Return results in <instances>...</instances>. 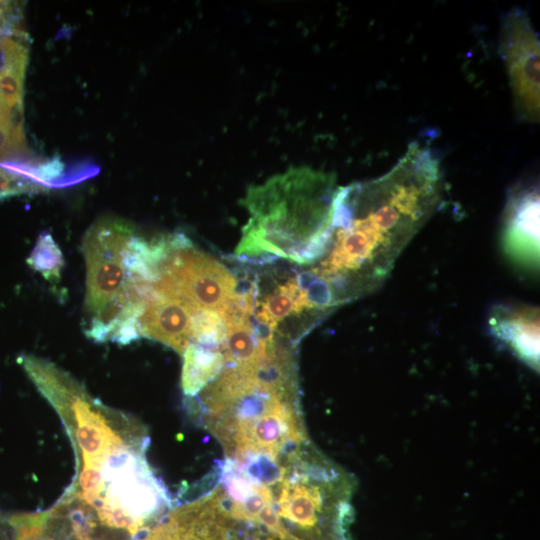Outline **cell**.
I'll list each match as a JSON object with an SVG mask.
<instances>
[{
    "label": "cell",
    "mask_w": 540,
    "mask_h": 540,
    "mask_svg": "<svg viewBox=\"0 0 540 540\" xmlns=\"http://www.w3.org/2000/svg\"><path fill=\"white\" fill-rule=\"evenodd\" d=\"M442 184L438 156L415 141L384 175L339 188L328 248L310 271L326 284L335 307L383 284L438 208Z\"/></svg>",
    "instance_id": "1"
},
{
    "label": "cell",
    "mask_w": 540,
    "mask_h": 540,
    "mask_svg": "<svg viewBox=\"0 0 540 540\" xmlns=\"http://www.w3.org/2000/svg\"><path fill=\"white\" fill-rule=\"evenodd\" d=\"M338 190L333 174L308 167L291 169L250 188L245 198L250 218L236 256L318 262L328 248Z\"/></svg>",
    "instance_id": "2"
},
{
    "label": "cell",
    "mask_w": 540,
    "mask_h": 540,
    "mask_svg": "<svg viewBox=\"0 0 540 540\" xmlns=\"http://www.w3.org/2000/svg\"><path fill=\"white\" fill-rule=\"evenodd\" d=\"M134 238L132 226L118 219L98 221L86 232L82 244L86 266L85 309L91 317L122 290Z\"/></svg>",
    "instance_id": "3"
},
{
    "label": "cell",
    "mask_w": 540,
    "mask_h": 540,
    "mask_svg": "<svg viewBox=\"0 0 540 540\" xmlns=\"http://www.w3.org/2000/svg\"><path fill=\"white\" fill-rule=\"evenodd\" d=\"M539 38L521 8L508 12L500 29V53L511 86L513 105L519 120L539 121Z\"/></svg>",
    "instance_id": "4"
},
{
    "label": "cell",
    "mask_w": 540,
    "mask_h": 540,
    "mask_svg": "<svg viewBox=\"0 0 540 540\" xmlns=\"http://www.w3.org/2000/svg\"><path fill=\"white\" fill-rule=\"evenodd\" d=\"M502 245L507 258L519 269L539 267V188L520 182L507 194L503 214Z\"/></svg>",
    "instance_id": "5"
},
{
    "label": "cell",
    "mask_w": 540,
    "mask_h": 540,
    "mask_svg": "<svg viewBox=\"0 0 540 540\" xmlns=\"http://www.w3.org/2000/svg\"><path fill=\"white\" fill-rule=\"evenodd\" d=\"M195 314L173 291L152 288L137 318L138 335L160 341L183 355L192 340Z\"/></svg>",
    "instance_id": "6"
},
{
    "label": "cell",
    "mask_w": 540,
    "mask_h": 540,
    "mask_svg": "<svg viewBox=\"0 0 540 540\" xmlns=\"http://www.w3.org/2000/svg\"><path fill=\"white\" fill-rule=\"evenodd\" d=\"M490 331L528 365H539V310L527 304L495 306L488 319Z\"/></svg>",
    "instance_id": "7"
},
{
    "label": "cell",
    "mask_w": 540,
    "mask_h": 540,
    "mask_svg": "<svg viewBox=\"0 0 540 540\" xmlns=\"http://www.w3.org/2000/svg\"><path fill=\"white\" fill-rule=\"evenodd\" d=\"M257 320L259 325L274 331L278 324L286 317L295 313L327 315L328 311L314 306L309 300L307 293L299 284L297 277L288 279L262 301H258Z\"/></svg>",
    "instance_id": "8"
},
{
    "label": "cell",
    "mask_w": 540,
    "mask_h": 540,
    "mask_svg": "<svg viewBox=\"0 0 540 540\" xmlns=\"http://www.w3.org/2000/svg\"><path fill=\"white\" fill-rule=\"evenodd\" d=\"M181 386L184 394L194 397L221 373L226 359L223 351L191 342L183 353Z\"/></svg>",
    "instance_id": "9"
},
{
    "label": "cell",
    "mask_w": 540,
    "mask_h": 540,
    "mask_svg": "<svg viewBox=\"0 0 540 540\" xmlns=\"http://www.w3.org/2000/svg\"><path fill=\"white\" fill-rule=\"evenodd\" d=\"M22 111L0 110V162L27 153Z\"/></svg>",
    "instance_id": "10"
},
{
    "label": "cell",
    "mask_w": 540,
    "mask_h": 540,
    "mask_svg": "<svg viewBox=\"0 0 540 540\" xmlns=\"http://www.w3.org/2000/svg\"><path fill=\"white\" fill-rule=\"evenodd\" d=\"M226 326L218 311L204 309L198 311L193 318L192 340L207 347H218L224 344Z\"/></svg>",
    "instance_id": "11"
},
{
    "label": "cell",
    "mask_w": 540,
    "mask_h": 540,
    "mask_svg": "<svg viewBox=\"0 0 540 540\" xmlns=\"http://www.w3.org/2000/svg\"><path fill=\"white\" fill-rule=\"evenodd\" d=\"M28 262L46 277H58L63 264V258L52 237L44 233L38 239Z\"/></svg>",
    "instance_id": "12"
},
{
    "label": "cell",
    "mask_w": 540,
    "mask_h": 540,
    "mask_svg": "<svg viewBox=\"0 0 540 540\" xmlns=\"http://www.w3.org/2000/svg\"><path fill=\"white\" fill-rule=\"evenodd\" d=\"M45 190L33 181L0 166V200L22 193Z\"/></svg>",
    "instance_id": "13"
},
{
    "label": "cell",
    "mask_w": 540,
    "mask_h": 540,
    "mask_svg": "<svg viewBox=\"0 0 540 540\" xmlns=\"http://www.w3.org/2000/svg\"><path fill=\"white\" fill-rule=\"evenodd\" d=\"M18 17L13 2L0 1V35L22 30L18 24Z\"/></svg>",
    "instance_id": "14"
},
{
    "label": "cell",
    "mask_w": 540,
    "mask_h": 540,
    "mask_svg": "<svg viewBox=\"0 0 540 540\" xmlns=\"http://www.w3.org/2000/svg\"><path fill=\"white\" fill-rule=\"evenodd\" d=\"M271 540V539H270Z\"/></svg>",
    "instance_id": "15"
}]
</instances>
